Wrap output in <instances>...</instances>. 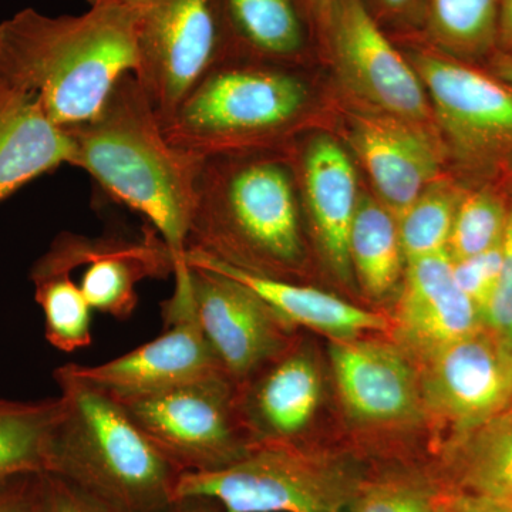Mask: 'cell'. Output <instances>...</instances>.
Listing matches in <instances>:
<instances>
[{
    "label": "cell",
    "mask_w": 512,
    "mask_h": 512,
    "mask_svg": "<svg viewBox=\"0 0 512 512\" xmlns=\"http://www.w3.org/2000/svg\"><path fill=\"white\" fill-rule=\"evenodd\" d=\"M79 16L23 9L0 23V82L32 94L55 126L93 119L137 69V12L114 0Z\"/></svg>",
    "instance_id": "1"
},
{
    "label": "cell",
    "mask_w": 512,
    "mask_h": 512,
    "mask_svg": "<svg viewBox=\"0 0 512 512\" xmlns=\"http://www.w3.org/2000/svg\"><path fill=\"white\" fill-rule=\"evenodd\" d=\"M64 131L72 144L70 165L146 218L175 266L183 264L200 157L170 144L134 73L121 77L93 119Z\"/></svg>",
    "instance_id": "2"
},
{
    "label": "cell",
    "mask_w": 512,
    "mask_h": 512,
    "mask_svg": "<svg viewBox=\"0 0 512 512\" xmlns=\"http://www.w3.org/2000/svg\"><path fill=\"white\" fill-rule=\"evenodd\" d=\"M187 251L249 274L284 279L301 264L303 238L288 165L235 153L200 157Z\"/></svg>",
    "instance_id": "3"
},
{
    "label": "cell",
    "mask_w": 512,
    "mask_h": 512,
    "mask_svg": "<svg viewBox=\"0 0 512 512\" xmlns=\"http://www.w3.org/2000/svg\"><path fill=\"white\" fill-rule=\"evenodd\" d=\"M62 412L46 473L111 512H167L183 471L131 420L119 400L64 365L56 369Z\"/></svg>",
    "instance_id": "4"
},
{
    "label": "cell",
    "mask_w": 512,
    "mask_h": 512,
    "mask_svg": "<svg viewBox=\"0 0 512 512\" xmlns=\"http://www.w3.org/2000/svg\"><path fill=\"white\" fill-rule=\"evenodd\" d=\"M308 86L279 63L225 57L181 101L163 133L195 157L276 140L302 116Z\"/></svg>",
    "instance_id": "5"
},
{
    "label": "cell",
    "mask_w": 512,
    "mask_h": 512,
    "mask_svg": "<svg viewBox=\"0 0 512 512\" xmlns=\"http://www.w3.org/2000/svg\"><path fill=\"white\" fill-rule=\"evenodd\" d=\"M359 478L339 458L296 446H262L229 466L183 473L175 501L204 498L222 512H352Z\"/></svg>",
    "instance_id": "6"
},
{
    "label": "cell",
    "mask_w": 512,
    "mask_h": 512,
    "mask_svg": "<svg viewBox=\"0 0 512 512\" xmlns=\"http://www.w3.org/2000/svg\"><path fill=\"white\" fill-rule=\"evenodd\" d=\"M117 400L138 429L183 473L220 470L254 450L239 419L235 383L227 376Z\"/></svg>",
    "instance_id": "7"
},
{
    "label": "cell",
    "mask_w": 512,
    "mask_h": 512,
    "mask_svg": "<svg viewBox=\"0 0 512 512\" xmlns=\"http://www.w3.org/2000/svg\"><path fill=\"white\" fill-rule=\"evenodd\" d=\"M410 63L440 126L468 171L512 177V86L441 50H413Z\"/></svg>",
    "instance_id": "8"
},
{
    "label": "cell",
    "mask_w": 512,
    "mask_h": 512,
    "mask_svg": "<svg viewBox=\"0 0 512 512\" xmlns=\"http://www.w3.org/2000/svg\"><path fill=\"white\" fill-rule=\"evenodd\" d=\"M134 76L161 127L192 87L227 57L220 0H138Z\"/></svg>",
    "instance_id": "9"
},
{
    "label": "cell",
    "mask_w": 512,
    "mask_h": 512,
    "mask_svg": "<svg viewBox=\"0 0 512 512\" xmlns=\"http://www.w3.org/2000/svg\"><path fill=\"white\" fill-rule=\"evenodd\" d=\"M173 276V296L163 303L165 329L157 339L103 365L70 363L73 372L117 399L224 375L198 322L187 262L175 266Z\"/></svg>",
    "instance_id": "10"
},
{
    "label": "cell",
    "mask_w": 512,
    "mask_h": 512,
    "mask_svg": "<svg viewBox=\"0 0 512 512\" xmlns=\"http://www.w3.org/2000/svg\"><path fill=\"white\" fill-rule=\"evenodd\" d=\"M84 266L79 286L93 311L126 320L136 311L137 285L174 275V258L150 225L141 238H87L64 232L37 259L30 279L72 275Z\"/></svg>",
    "instance_id": "11"
},
{
    "label": "cell",
    "mask_w": 512,
    "mask_h": 512,
    "mask_svg": "<svg viewBox=\"0 0 512 512\" xmlns=\"http://www.w3.org/2000/svg\"><path fill=\"white\" fill-rule=\"evenodd\" d=\"M424 404L457 433H473L512 403V346L488 329L424 357Z\"/></svg>",
    "instance_id": "12"
},
{
    "label": "cell",
    "mask_w": 512,
    "mask_h": 512,
    "mask_svg": "<svg viewBox=\"0 0 512 512\" xmlns=\"http://www.w3.org/2000/svg\"><path fill=\"white\" fill-rule=\"evenodd\" d=\"M323 33L340 73L356 92L394 119H426L429 100L419 74L363 0H336Z\"/></svg>",
    "instance_id": "13"
},
{
    "label": "cell",
    "mask_w": 512,
    "mask_h": 512,
    "mask_svg": "<svg viewBox=\"0 0 512 512\" xmlns=\"http://www.w3.org/2000/svg\"><path fill=\"white\" fill-rule=\"evenodd\" d=\"M188 266L198 322L229 380L241 383L288 348L291 325L256 293L227 276Z\"/></svg>",
    "instance_id": "14"
},
{
    "label": "cell",
    "mask_w": 512,
    "mask_h": 512,
    "mask_svg": "<svg viewBox=\"0 0 512 512\" xmlns=\"http://www.w3.org/2000/svg\"><path fill=\"white\" fill-rule=\"evenodd\" d=\"M342 402L369 424L409 423L420 417V379L399 349L377 340L333 339L329 348Z\"/></svg>",
    "instance_id": "15"
},
{
    "label": "cell",
    "mask_w": 512,
    "mask_h": 512,
    "mask_svg": "<svg viewBox=\"0 0 512 512\" xmlns=\"http://www.w3.org/2000/svg\"><path fill=\"white\" fill-rule=\"evenodd\" d=\"M320 394L315 360L289 346L235 384L239 419L252 446H292L318 412Z\"/></svg>",
    "instance_id": "16"
},
{
    "label": "cell",
    "mask_w": 512,
    "mask_h": 512,
    "mask_svg": "<svg viewBox=\"0 0 512 512\" xmlns=\"http://www.w3.org/2000/svg\"><path fill=\"white\" fill-rule=\"evenodd\" d=\"M485 328L483 316L457 284L448 252L406 265L396 333L421 357Z\"/></svg>",
    "instance_id": "17"
},
{
    "label": "cell",
    "mask_w": 512,
    "mask_h": 512,
    "mask_svg": "<svg viewBox=\"0 0 512 512\" xmlns=\"http://www.w3.org/2000/svg\"><path fill=\"white\" fill-rule=\"evenodd\" d=\"M403 120L362 119L352 141L382 204L399 218L439 174V156L423 134Z\"/></svg>",
    "instance_id": "18"
},
{
    "label": "cell",
    "mask_w": 512,
    "mask_h": 512,
    "mask_svg": "<svg viewBox=\"0 0 512 512\" xmlns=\"http://www.w3.org/2000/svg\"><path fill=\"white\" fill-rule=\"evenodd\" d=\"M185 262L247 286L288 325L322 332L332 339L357 338L365 332H383L390 326L380 313L367 311L312 286L249 274L197 251L185 252Z\"/></svg>",
    "instance_id": "19"
},
{
    "label": "cell",
    "mask_w": 512,
    "mask_h": 512,
    "mask_svg": "<svg viewBox=\"0 0 512 512\" xmlns=\"http://www.w3.org/2000/svg\"><path fill=\"white\" fill-rule=\"evenodd\" d=\"M302 183L313 231L333 271L352 274L349 235L360 197L352 161L329 137L315 138L303 154Z\"/></svg>",
    "instance_id": "20"
},
{
    "label": "cell",
    "mask_w": 512,
    "mask_h": 512,
    "mask_svg": "<svg viewBox=\"0 0 512 512\" xmlns=\"http://www.w3.org/2000/svg\"><path fill=\"white\" fill-rule=\"evenodd\" d=\"M70 158L69 136L47 119L39 100L0 82V202Z\"/></svg>",
    "instance_id": "21"
},
{
    "label": "cell",
    "mask_w": 512,
    "mask_h": 512,
    "mask_svg": "<svg viewBox=\"0 0 512 512\" xmlns=\"http://www.w3.org/2000/svg\"><path fill=\"white\" fill-rule=\"evenodd\" d=\"M220 10L227 57L282 63L305 47L296 0H220Z\"/></svg>",
    "instance_id": "22"
},
{
    "label": "cell",
    "mask_w": 512,
    "mask_h": 512,
    "mask_svg": "<svg viewBox=\"0 0 512 512\" xmlns=\"http://www.w3.org/2000/svg\"><path fill=\"white\" fill-rule=\"evenodd\" d=\"M349 259L360 285L373 299L389 295L402 275L404 259L399 222L392 211L360 197L349 235Z\"/></svg>",
    "instance_id": "23"
},
{
    "label": "cell",
    "mask_w": 512,
    "mask_h": 512,
    "mask_svg": "<svg viewBox=\"0 0 512 512\" xmlns=\"http://www.w3.org/2000/svg\"><path fill=\"white\" fill-rule=\"evenodd\" d=\"M62 399H0V484L22 474L46 473Z\"/></svg>",
    "instance_id": "24"
},
{
    "label": "cell",
    "mask_w": 512,
    "mask_h": 512,
    "mask_svg": "<svg viewBox=\"0 0 512 512\" xmlns=\"http://www.w3.org/2000/svg\"><path fill=\"white\" fill-rule=\"evenodd\" d=\"M503 0H429L427 29L441 52L474 64L497 53Z\"/></svg>",
    "instance_id": "25"
},
{
    "label": "cell",
    "mask_w": 512,
    "mask_h": 512,
    "mask_svg": "<svg viewBox=\"0 0 512 512\" xmlns=\"http://www.w3.org/2000/svg\"><path fill=\"white\" fill-rule=\"evenodd\" d=\"M460 481L471 493L512 498V410L464 436L457 463Z\"/></svg>",
    "instance_id": "26"
},
{
    "label": "cell",
    "mask_w": 512,
    "mask_h": 512,
    "mask_svg": "<svg viewBox=\"0 0 512 512\" xmlns=\"http://www.w3.org/2000/svg\"><path fill=\"white\" fill-rule=\"evenodd\" d=\"M510 192L491 184L464 191L448 242V254L454 261L483 254L503 242L510 212Z\"/></svg>",
    "instance_id": "27"
},
{
    "label": "cell",
    "mask_w": 512,
    "mask_h": 512,
    "mask_svg": "<svg viewBox=\"0 0 512 512\" xmlns=\"http://www.w3.org/2000/svg\"><path fill=\"white\" fill-rule=\"evenodd\" d=\"M463 194L456 185H429L397 218L406 265L448 252L454 217Z\"/></svg>",
    "instance_id": "28"
},
{
    "label": "cell",
    "mask_w": 512,
    "mask_h": 512,
    "mask_svg": "<svg viewBox=\"0 0 512 512\" xmlns=\"http://www.w3.org/2000/svg\"><path fill=\"white\" fill-rule=\"evenodd\" d=\"M35 299L45 315L47 342L63 352L92 343V306L70 275L32 279Z\"/></svg>",
    "instance_id": "29"
},
{
    "label": "cell",
    "mask_w": 512,
    "mask_h": 512,
    "mask_svg": "<svg viewBox=\"0 0 512 512\" xmlns=\"http://www.w3.org/2000/svg\"><path fill=\"white\" fill-rule=\"evenodd\" d=\"M501 258H503V252H501L500 244L483 254L468 256V258L457 259V261L453 259L457 284L474 302L481 316L497 288L501 272Z\"/></svg>",
    "instance_id": "30"
},
{
    "label": "cell",
    "mask_w": 512,
    "mask_h": 512,
    "mask_svg": "<svg viewBox=\"0 0 512 512\" xmlns=\"http://www.w3.org/2000/svg\"><path fill=\"white\" fill-rule=\"evenodd\" d=\"M352 512H439L433 497L419 485L383 483L372 485L357 497Z\"/></svg>",
    "instance_id": "31"
},
{
    "label": "cell",
    "mask_w": 512,
    "mask_h": 512,
    "mask_svg": "<svg viewBox=\"0 0 512 512\" xmlns=\"http://www.w3.org/2000/svg\"><path fill=\"white\" fill-rule=\"evenodd\" d=\"M501 272L493 298L483 312L485 329L512 346V190L507 229L501 242Z\"/></svg>",
    "instance_id": "32"
},
{
    "label": "cell",
    "mask_w": 512,
    "mask_h": 512,
    "mask_svg": "<svg viewBox=\"0 0 512 512\" xmlns=\"http://www.w3.org/2000/svg\"><path fill=\"white\" fill-rule=\"evenodd\" d=\"M42 493L46 512H111L55 474L42 473Z\"/></svg>",
    "instance_id": "33"
},
{
    "label": "cell",
    "mask_w": 512,
    "mask_h": 512,
    "mask_svg": "<svg viewBox=\"0 0 512 512\" xmlns=\"http://www.w3.org/2000/svg\"><path fill=\"white\" fill-rule=\"evenodd\" d=\"M0 512H46L42 473L22 474L0 484Z\"/></svg>",
    "instance_id": "34"
},
{
    "label": "cell",
    "mask_w": 512,
    "mask_h": 512,
    "mask_svg": "<svg viewBox=\"0 0 512 512\" xmlns=\"http://www.w3.org/2000/svg\"><path fill=\"white\" fill-rule=\"evenodd\" d=\"M363 3L380 28L387 20L397 25L427 23L429 0H363Z\"/></svg>",
    "instance_id": "35"
},
{
    "label": "cell",
    "mask_w": 512,
    "mask_h": 512,
    "mask_svg": "<svg viewBox=\"0 0 512 512\" xmlns=\"http://www.w3.org/2000/svg\"><path fill=\"white\" fill-rule=\"evenodd\" d=\"M450 512H512L510 501L473 494L460 498Z\"/></svg>",
    "instance_id": "36"
},
{
    "label": "cell",
    "mask_w": 512,
    "mask_h": 512,
    "mask_svg": "<svg viewBox=\"0 0 512 512\" xmlns=\"http://www.w3.org/2000/svg\"><path fill=\"white\" fill-rule=\"evenodd\" d=\"M497 52L512 55V0H503L501 3Z\"/></svg>",
    "instance_id": "37"
},
{
    "label": "cell",
    "mask_w": 512,
    "mask_h": 512,
    "mask_svg": "<svg viewBox=\"0 0 512 512\" xmlns=\"http://www.w3.org/2000/svg\"><path fill=\"white\" fill-rule=\"evenodd\" d=\"M336 0H296L299 9L302 12V6H306L315 18L316 22L320 23L323 32H325L326 25H328L330 13H332L333 6H335Z\"/></svg>",
    "instance_id": "38"
},
{
    "label": "cell",
    "mask_w": 512,
    "mask_h": 512,
    "mask_svg": "<svg viewBox=\"0 0 512 512\" xmlns=\"http://www.w3.org/2000/svg\"><path fill=\"white\" fill-rule=\"evenodd\" d=\"M167 512H222L217 504L204 498H184L175 501Z\"/></svg>",
    "instance_id": "39"
},
{
    "label": "cell",
    "mask_w": 512,
    "mask_h": 512,
    "mask_svg": "<svg viewBox=\"0 0 512 512\" xmlns=\"http://www.w3.org/2000/svg\"><path fill=\"white\" fill-rule=\"evenodd\" d=\"M488 72L512 86V55L497 52L488 62Z\"/></svg>",
    "instance_id": "40"
},
{
    "label": "cell",
    "mask_w": 512,
    "mask_h": 512,
    "mask_svg": "<svg viewBox=\"0 0 512 512\" xmlns=\"http://www.w3.org/2000/svg\"><path fill=\"white\" fill-rule=\"evenodd\" d=\"M89 3L101 2V0H87ZM114 2L124 3V5L133 6L136 5L138 0H114Z\"/></svg>",
    "instance_id": "41"
},
{
    "label": "cell",
    "mask_w": 512,
    "mask_h": 512,
    "mask_svg": "<svg viewBox=\"0 0 512 512\" xmlns=\"http://www.w3.org/2000/svg\"><path fill=\"white\" fill-rule=\"evenodd\" d=\"M507 410H512V403H511V406H510V407H508V409H507Z\"/></svg>",
    "instance_id": "42"
},
{
    "label": "cell",
    "mask_w": 512,
    "mask_h": 512,
    "mask_svg": "<svg viewBox=\"0 0 512 512\" xmlns=\"http://www.w3.org/2000/svg\"><path fill=\"white\" fill-rule=\"evenodd\" d=\"M510 503L512 504V498H511V500H510Z\"/></svg>",
    "instance_id": "43"
}]
</instances>
